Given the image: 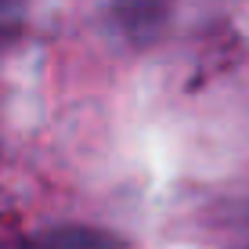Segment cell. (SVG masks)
<instances>
[{
	"instance_id": "obj_1",
	"label": "cell",
	"mask_w": 249,
	"mask_h": 249,
	"mask_svg": "<svg viewBox=\"0 0 249 249\" xmlns=\"http://www.w3.org/2000/svg\"><path fill=\"white\" fill-rule=\"evenodd\" d=\"M25 7H29V0H0V40L18 29V22L25 18Z\"/></svg>"
}]
</instances>
